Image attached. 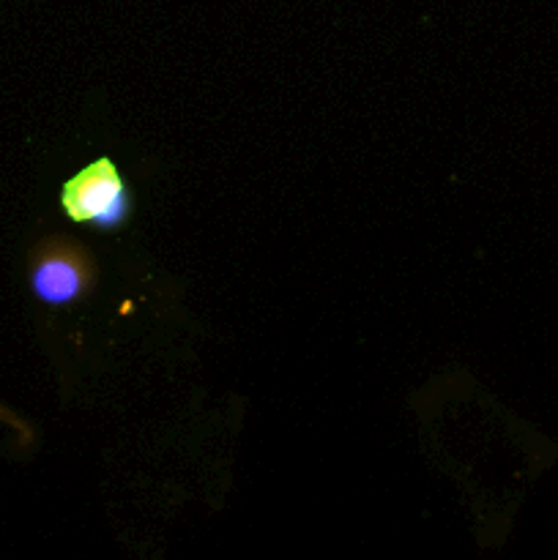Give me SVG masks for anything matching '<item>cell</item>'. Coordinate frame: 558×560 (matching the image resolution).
I'll return each instance as SVG.
<instances>
[{
    "mask_svg": "<svg viewBox=\"0 0 558 560\" xmlns=\"http://www.w3.org/2000/svg\"><path fill=\"white\" fill-rule=\"evenodd\" d=\"M98 279L96 260L80 241L49 235L31 252L27 282L31 293L47 306H71L93 293Z\"/></svg>",
    "mask_w": 558,
    "mask_h": 560,
    "instance_id": "cell-1",
    "label": "cell"
},
{
    "mask_svg": "<svg viewBox=\"0 0 558 560\" xmlns=\"http://www.w3.org/2000/svg\"><path fill=\"white\" fill-rule=\"evenodd\" d=\"M60 208L71 222L115 233L131 219V191L113 159L102 156L66 180Z\"/></svg>",
    "mask_w": 558,
    "mask_h": 560,
    "instance_id": "cell-2",
    "label": "cell"
}]
</instances>
